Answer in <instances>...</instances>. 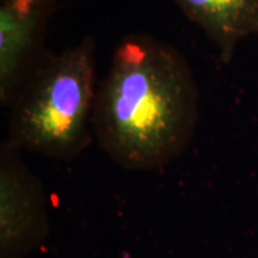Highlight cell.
I'll list each match as a JSON object with an SVG mask.
<instances>
[{
	"label": "cell",
	"instance_id": "4",
	"mask_svg": "<svg viewBox=\"0 0 258 258\" xmlns=\"http://www.w3.org/2000/svg\"><path fill=\"white\" fill-rule=\"evenodd\" d=\"M57 0H0V102L10 108L47 55L49 23Z\"/></svg>",
	"mask_w": 258,
	"mask_h": 258
},
{
	"label": "cell",
	"instance_id": "1",
	"mask_svg": "<svg viewBox=\"0 0 258 258\" xmlns=\"http://www.w3.org/2000/svg\"><path fill=\"white\" fill-rule=\"evenodd\" d=\"M198 116V86L184 56L149 35L123 37L93 106L102 151L126 169L162 168L191 144Z\"/></svg>",
	"mask_w": 258,
	"mask_h": 258
},
{
	"label": "cell",
	"instance_id": "2",
	"mask_svg": "<svg viewBox=\"0 0 258 258\" xmlns=\"http://www.w3.org/2000/svg\"><path fill=\"white\" fill-rule=\"evenodd\" d=\"M96 42L85 36L60 53L47 52L10 105L8 142L69 161L93 139Z\"/></svg>",
	"mask_w": 258,
	"mask_h": 258
},
{
	"label": "cell",
	"instance_id": "5",
	"mask_svg": "<svg viewBox=\"0 0 258 258\" xmlns=\"http://www.w3.org/2000/svg\"><path fill=\"white\" fill-rule=\"evenodd\" d=\"M185 18L205 33L222 63L241 40L258 35V0H172Z\"/></svg>",
	"mask_w": 258,
	"mask_h": 258
},
{
	"label": "cell",
	"instance_id": "3",
	"mask_svg": "<svg viewBox=\"0 0 258 258\" xmlns=\"http://www.w3.org/2000/svg\"><path fill=\"white\" fill-rule=\"evenodd\" d=\"M46 194L20 149L0 148V258H25L49 235Z\"/></svg>",
	"mask_w": 258,
	"mask_h": 258
}]
</instances>
